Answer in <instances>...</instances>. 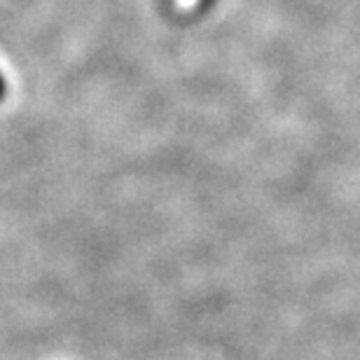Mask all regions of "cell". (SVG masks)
I'll return each mask as SVG.
<instances>
[{
  "label": "cell",
  "mask_w": 360,
  "mask_h": 360,
  "mask_svg": "<svg viewBox=\"0 0 360 360\" xmlns=\"http://www.w3.org/2000/svg\"><path fill=\"white\" fill-rule=\"evenodd\" d=\"M5 96V82H3V77H0V101H3Z\"/></svg>",
  "instance_id": "6da1fadb"
}]
</instances>
